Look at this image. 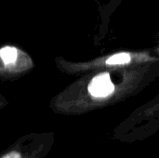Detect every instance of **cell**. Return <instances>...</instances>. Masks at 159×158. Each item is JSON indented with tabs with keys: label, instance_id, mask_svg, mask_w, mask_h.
<instances>
[{
	"label": "cell",
	"instance_id": "6da1fadb",
	"mask_svg": "<svg viewBox=\"0 0 159 158\" xmlns=\"http://www.w3.org/2000/svg\"><path fill=\"white\" fill-rule=\"evenodd\" d=\"M156 58L152 57L148 53H136V52H117L105 57L99 58L97 60L90 61L89 62L73 63L61 61V69H64L68 73H85L89 70L96 69H112V68H127L133 67L143 62L155 61Z\"/></svg>",
	"mask_w": 159,
	"mask_h": 158
},
{
	"label": "cell",
	"instance_id": "7a4b0ae2",
	"mask_svg": "<svg viewBox=\"0 0 159 158\" xmlns=\"http://www.w3.org/2000/svg\"><path fill=\"white\" fill-rule=\"evenodd\" d=\"M0 59L3 77L12 78L21 75L33 68V61L30 56L16 47L4 46L0 49Z\"/></svg>",
	"mask_w": 159,
	"mask_h": 158
},
{
	"label": "cell",
	"instance_id": "3957f363",
	"mask_svg": "<svg viewBox=\"0 0 159 158\" xmlns=\"http://www.w3.org/2000/svg\"><path fill=\"white\" fill-rule=\"evenodd\" d=\"M139 72H137L135 74H133L131 77L124 81L122 84L116 85L111 78V74L110 72L104 71L102 73L97 74L96 75L92 76L90 80L88 82H85V80H81L77 83L80 85L84 86L87 88V92L88 94L94 99H106L112 97L115 92L116 91L117 88L133 83L134 82V75L138 74Z\"/></svg>",
	"mask_w": 159,
	"mask_h": 158
},
{
	"label": "cell",
	"instance_id": "277c9868",
	"mask_svg": "<svg viewBox=\"0 0 159 158\" xmlns=\"http://www.w3.org/2000/svg\"><path fill=\"white\" fill-rule=\"evenodd\" d=\"M1 158H21V156L18 152H11L9 154L3 156Z\"/></svg>",
	"mask_w": 159,
	"mask_h": 158
}]
</instances>
